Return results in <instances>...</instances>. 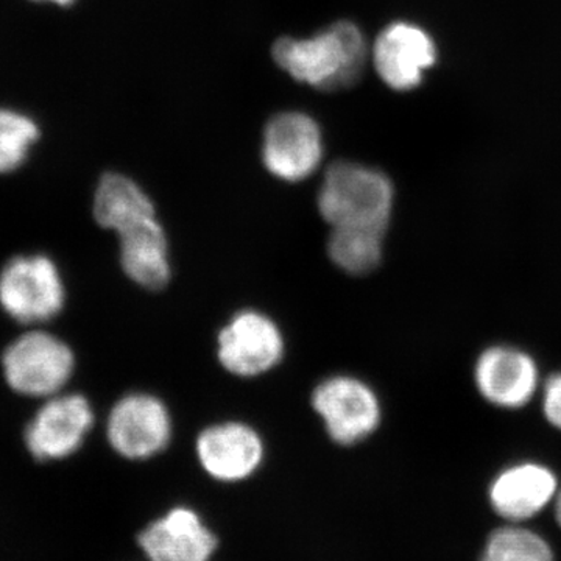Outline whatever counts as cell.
<instances>
[{
	"mask_svg": "<svg viewBox=\"0 0 561 561\" xmlns=\"http://www.w3.org/2000/svg\"><path fill=\"white\" fill-rule=\"evenodd\" d=\"M273 58L295 80L323 91L353 87L367 62V43L356 25L337 22L311 38L276 41Z\"/></svg>",
	"mask_w": 561,
	"mask_h": 561,
	"instance_id": "obj_1",
	"label": "cell"
},
{
	"mask_svg": "<svg viewBox=\"0 0 561 561\" xmlns=\"http://www.w3.org/2000/svg\"><path fill=\"white\" fill-rule=\"evenodd\" d=\"M393 184L376 169L339 161L321 184L319 213L331 228L362 227L387 231L393 210Z\"/></svg>",
	"mask_w": 561,
	"mask_h": 561,
	"instance_id": "obj_2",
	"label": "cell"
},
{
	"mask_svg": "<svg viewBox=\"0 0 561 561\" xmlns=\"http://www.w3.org/2000/svg\"><path fill=\"white\" fill-rule=\"evenodd\" d=\"M73 368L72 350L50 332H25L3 351L5 381L22 397L50 398L60 393L72 378Z\"/></svg>",
	"mask_w": 561,
	"mask_h": 561,
	"instance_id": "obj_3",
	"label": "cell"
},
{
	"mask_svg": "<svg viewBox=\"0 0 561 561\" xmlns=\"http://www.w3.org/2000/svg\"><path fill=\"white\" fill-rule=\"evenodd\" d=\"M65 280L46 254H27L7 262L0 271V306L22 324L44 323L65 308Z\"/></svg>",
	"mask_w": 561,
	"mask_h": 561,
	"instance_id": "obj_4",
	"label": "cell"
},
{
	"mask_svg": "<svg viewBox=\"0 0 561 561\" xmlns=\"http://www.w3.org/2000/svg\"><path fill=\"white\" fill-rule=\"evenodd\" d=\"M312 408L331 440L343 448L370 438L382 420L378 394L354 376L335 375L321 381L313 390Z\"/></svg>",
	"mask_w": 561,
	"mask_h": 561,
	"instance_id": "obj_5",
	"label": "cell"
},
{
	"mask_svg": "<svg viewBox=\"0 0 561 561\" xmlns=\"http://www.w3.org/2000/svg\"><path fill=\"white\" fill-rule=\"evenodd\" d=\"M173 421L168 405L149 393L125 394L111 409L106 438L122 459H157L172 442Z\"/></svg>",
	"mask_w": 561,
	"mask_h": 561,
	"instance_id": "obj_6",
	"label": "cell"
},
{
	"mask_svg": "<svg viewBox=\"0 0 561 561\" xmlns=\"http://www.w3.org/2000/svg\"><path fill=\"white\" fill-rule=\"evenodd\" d=\"M284 353L286 342L276 321L253 309L236 313L217 337L221 367L241 378H254L273 370L283 360Z\"/></svg>",
	"mask_w": 561,
	"mask_h": 561,
	"instance_id": "obj_7",
	"label": "cell"
},
{
	"mask_svg": "<svg viewBox=\"0 0 561 561\" xmlns=\"http://www.w3.org/2000/svg\"><path fill=\"white\" fill-rule=\"evenodd\" d=\"M195 461L210 481L236 485L264 468L267 449L253 427L238 421L213 424L195 440Z\"/></svg>",
	"mask_w": 561,
	"mask_h": 561,
	"instance_id": "obj_8",
	"label": "cell"
},
{
	"mask_svg": "<svg viewBox=\"0 0 561 561\" xmlns=\"http://www.w3.org/2000/svg\"><path fill=\"white\" fill-rule=\"evenodd\" d=\"M94 426L91 402L81 394H54L25 427L28 453L39 461L62 460L79 451Z\"/></svg>",
	"mask_w": 561,
	"mask_h": 561,
	"instance_id": "obj_9",
	"label": "cell"
},
{
	"mask_svg": "<svg viewBox=\"0 0 561 561\" xmlns=\"http://www.w3.org/2000/svg\"><path fill=\"white\" fill-rule=\"evenodd\" d=\"M136 540L147 561H210L219 548L216 531L186 504L151 519Z\"/></svg>",
	"mask_w": 561,
	"mask_h": 561,
	"instance_id": "obj_10",
	"label": "cell"
},
{
	"mask_svg": "<svg viewBox=\"0 0 561 561\" xmlns=\"http://www.w3.org/2000/svg\"><path fill=\"white\" fill-rule=\"evenodd\" d=\"M323 158V139L308 114L280 113L264 131L262 160L273 176L297 183L311 176Z\"/></svg>",
	"mask_w": 561,
	"mask_h": 561,
	"instance_id": "obj_11",
	"label": "cell"
},
{
	"mask_svg": "<svg viewBox=\"0 0 561 561\" xmlns=\"http://www.w3.org/2000/svg\"><path fill=\"white\" fill-rule=\"evenodd\" d=\"M474 382L483 400L494 408L518 411L540 389V370L526 351L507 345L490 346L476 360Z\"/></svg>",
	"mask_w": 561,
	"mask_h": 561,
	"instance_id": "obj_12",
	"label": "cell"
},
{
	"mask_svg": "<svg viewBox=\"0 0 561 561\" xmlns=\"http://www.w3.org/2000/svg\"><path fill=\"white\" fill-rule=\"evenodd\" d=\"M434 41L423 28L408 22L391 24L376 39V70L390 88L408 91L419 87L424 72L435 62Z\"/></svg>",
	"mask_w": 561,
	"mask_h": 561,
	"instance_id": "obj_13",
	"label": "cell"
},
{
	"mask_svg": "<svg viewBox=\"0 0 561 561\" xmlns=\"http://www.w3.org/2000/svg\"><path fill=\"white\" fill-rule=\"evenodd\" d=\"M557 486L556 474L548 467L524 461L497 474L490 486V501L502 518L524 522L556 497Z\"/></svg>",
	"mask_w": 561,
	"mask_h": 561,
	"instance_id": "obj_14",
	"label": "cell"
},
{
	"mask_svg": "<svg viewBox=\"0 0 561 561\" xmlns=\"http://www.w3.org/2000/svg\"><path fill=\"white\" fill-rule=\"evenodd\" d=\"M121 265L125 275L149 290H160L172 278L169 242L158 219L119 234Z\"/></svg>",
	"mask_w": 561,
	"mask_h": 561,
	"instance_id": "obj_15",
	"label": "cell"
},
{
	"mask_svg": "<svg viewBox=\"0 0 561 561\" xmlns=\"http://www.w3.org/2000/svg\"><path fill=\"white\" fill-rule=\"evenodd\" d=\"M92 210L95 221L117 236L157 219V210L149 195L135 181L121 173H106L102 176L95 190Z\"/></svg>",
	"mask_w": 561,
	"mask_h": 561,
	"instance_id": "obj_16",
	"label": "cell"
},
{
	"mask_svg": "<svg viewBox=\"0 0 561 561\" xmlns=\"http://www.w3.org/2000/svg\"><path fill=\"white\" fill-rule=\"evenodd\" d=\"M386 232L375 228H332L328 254L348 275H367L381 264Z\"/></svg>",
	"mask_w": 561,
	"mask_h": 561,
	"instance_id": "obj_17",
	"label": "cell"
},
{
	"mask_svg": "<svg viewBox=\"0 0 561 561\" xmlns=\"http://www.w3.org/2000/svg\"><path fill=\"white\" fill-rule=\"evenodd\" d=\"M548 542L522 527H504L486 542L481 561H552Z\"/></svg>",
	"mask_w": 561,
	"mask_h": 561,
	"instance_id": "obj_18",
	"label": "cell"
},
{
	"mask_svg": "<svg viewBox=\"0 0 561 561\" xmlns=\"http://www.w3.org/2000/svg\"><path fill=\"white\" fill-rule=\"evenodd\" d=\"M38 138L35 121L18 111L0 108V173L21 168Z\"/></svg>",
	"mask_w": 561,
	"mask_h": 561,
	"instance_id": "obj_19",
	"label": "cell"
},
{
	"mask_svg": "<svg viewBox=\"0 0 561 561\" xmlns=\"http://www.w3.org/2000/svg\"><path fill=\"white\" fill-rule=\"evenodd\" d=\"M541 405L548 423L561 431V371L552 375L542 387Z\"/></svg>",
	"mask_w": 561,
	"mask_h": 561,
	"instance_id": "obj_20",
	"label": "cell"
},
{
	"mask_svg": "<svg viewBox=\"0 0 561 561\" xmlns=\"http://www.w3.org/2000/svg\"><path fill=\"white\" fill-rule=\"evenodd\" d=\"M556 516H557V522H559V524L561 526V491L559 493V496H557Z\"/></svg>",
	"mask_w": 561,
	"mask_h": 561,
	"instance_id": "obj_21",
	"label": "cell"
},
{
	"mask_svg": "<svg viewBox=\"0 0 561 561\" xmlns=\"http://www.w3.org/2000/svg\"><path fill=\"white\" fill-rule=\"evenodd\" d=\"M39 2H54L58 3V5L66 7L70 5V3L73 2V0H39Z\"/></svg>",
	"mask_w": 561,
	"mask_h": 561,
	"instance_id": "obj_22",
	"label": "cell"
}]
</instances>
